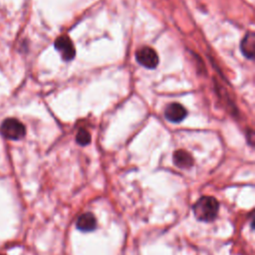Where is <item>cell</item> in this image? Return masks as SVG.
I'll list each match as a JSON object with an SVG mask.
<instances>
[{
	"instance_id": "3",
	"label": "cell",
	"mask_w": 255,
	"mask_h": 255,
	"mask_svg": "<svg viewBox=\"0 0 255 255\" xmlns=\"http://www.w3.org/2000/svg\"><path fill=\"white\" fill-rule=\"evenodd\" d=\"M136 62L146 69H154L158 65V56L150 47H142L135 54Z\"/></svg>"
},
{
	"instance_id": "9",
	"label": "cell",
	"mask_w": 255,
	"mask_h": 255,
	"mask_svg": "<svg viewBox=\"0 0 255 255\" xmlns=\"http://www.w3.org/2000/svg\"><path fill=\"white\" fill-rule=\"evenodd\" d=\"M76 141L80 144V145H87L91 142V134L88 130L81 128L79 129V131L77 132L76 135Z\"/></svg>"
},
{
	"instance_id": "2",
	"label": "cell",
	"mask_w": 255,
	"mask_h": 255,
	"mask_svg": "<svg viewBox=\"0 0 255 255\" xmlns=\"http://www.w3.org/2000/svg\"><path fill=\"white\" fill-rule=\"evenodd\" d=\"M0 131L6 138L12 139V140H18L25 135L26 128L24 125L18 120L9 118L2 123Z\"/></svg>"
},
{
	"instance_id": "5",
	"label": "cell",
	"mask_w": 255,
	"mask_h": 255,
	"mask_svg": "<svg viewBox=\"0 0 255 255\" xmlns=\"http://www.w3.org/2000/svg\"><path fill=\"white\" fill-rule=\"evenodd\" d=\"M186 115L187 111L183 106L178 103L169 104L164 111V116L166 120L175 124L181 122L186 117Z\"/></svg>"
},
{
	"instance_id": "7",
	"label": "cell",
	"mask_w": 255,
	"mask_h": 255,
	"mask_svg": "<svg viewBox=\"0 0 255 255\" xmlns=\"http://www.w3.org/2000/svg\"><path fill=\"white\" fill-rule=\"evenodd\" d=\"M172 160L174 165L179 168H189L193 165V157L189 152L183 149H178L173 152Z\"/></svg>"
},
{
	"instance_id": "8",
	"label": "cell",
	"mask_w": 255,
	"mask_h": 255,
	"mask_svg": "<svg viewBox=\"0 0 255 255\" xmlns=\"http://www.w3.org/2000/svg\"><path fill=\"white\" fill-rule=\"evenodd\" d=\"M241 52L243 55L249 59L254 58V53H255V36L252 32L247 33L245 37L243 38L241 45H240Z\"/></svg>"
},
{
	"instance_id": "4",
	"label": "cell",
	"mask_w": 255,
	"mask_h": 255,
	"mask_svg": "<svg viewBox=\"0 0 255 255\" xmlns=\"http://www.w3.org/2000/svg\"><path fill=\"white\" fill-rule=\"evenodd\" d=\"M55 48L64 61H71L76 55L74 44L68 36H60L57 38L55 41Z\"/></svg>"
},
{
	"instance_id": "6",
	"label": "cell",
	"mask_w": 255,
	"mask_h": 255,
	"mask_svg": "<svg viewBox=\"0 0 255 255\" xmlns=\"http://www.w3.org/2000/svg\"><path fill=\"white\" fill-rule=\"evenodd\" d=\"M76 227L82 232L94 231L97 228V219L92 212L83 213L78 217Z\"/></svg>"
},
{
	"instance_id": "1",
	"label": "cell",
	"mask_w": 255,
	"mask_h": 255,
	"mask_svg": "<svg viewBox=\"0 0 255 255\" xmlns=\"http://www.w3.org/2000/svg\"><path fill=\"white\" fill-rule=\"evenodd\" d=\"M192 211L197 220L202 222H211L218 214L219 202L213 196H201L194 203Z\"/></svg>"
},
{
	"instance_id": "10",
	"label": "cell",
	"mask_w": 255,
	"mask_h": 255,
	"mask_svg": "<svg viewBox=\"0 0 255 255\" xmlns=\"http://www.w3.org/2000/svg\"><path fill=\"white\" fill-rule=\"evenodd\" d=\"M0 255H3V254H0Z\"/></svg>"
}]
</instances>
